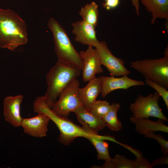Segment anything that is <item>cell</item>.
<instances>
[{
    "mask_svg": "<svg viewBox=\"0 0 168 168\" xmlns=\"http://www.w3.org/2000/svg\"><path fill=\"white\" fill-rule=\"evenodd\" d=\"M24 20L10 9L0 8V48L15 50L28 42Z\"/></svg>",
    "mask_w": 168,
    "mask_h": 168,
    "instance_id": "cell-1",
    "label": "cell"
},
{
    "mask_svg": "<svg viewBox=\"0 0 168 168\" xmlns=\"http://www.w3.org/2000/svg\"><path fill=\"white\" fill-rule=\"evenodd\" d=\"M33 105L35 112L44 114L56 125L60 132L58 140L63 145H70L78 137L86 138L97 133L92 130L88 132L82 127L74 124L67 117L57 114L47 104L44 96L37 97L34 102Z\"/></svg>",
    "mask_w": 168,
    "mask_h": 168,
    "instance_id": "cell-2",
    "label": "cell"
},
{
    "mask_svg": "<svg viewBox=\"0 0 168 168\" xmlns=\"http://www.w3.org/2000/svg\"><path fill=\"white\" fill-rule=\"evenodd\" d=\"M82 69L57 61L46 75L47 90L44 96L48 105L52 108L63 88L81 74Z\"/></svg>",
    "mask_w": 168,
    "mask_h": 168,
    "instance_id": "cell-3",
    "label": "cell"
},
{
    "mask_svg": "<svg viewBox=\"0 0 168 168\" xmlns=\"http://www.w3.org/2000/svg\"><path fill=\"white\" fill-rule=\"evenodd\" d=\"M48 26L53 33L58 61L77 66L82 69V63L79 54L74 47L64 29L52 17L49 19Z\"/></svg>",
    "mask_w": 168,
    "mask_h": 168,
    "instance_id": "cell-4",
    "label": "cell"
},
{
    "mask_svg": "<svg viewBox=\"0 0 168 168\" xmlns=\"http://www.w3.org/2000/svg\"><path fill=\"white\" fill-rule=\"evenodd\" d=\"M164 56L156 59H144L130 63V67L149 79L168 89V49Z\"/></svg>",
    "mask_w": 168,
    "mask_h": 168,
    "instance_id": "cell-5",
    "label": "cell"
},
{
    "mask_svg": "<svg viewBox=\"0 0 168 168\" xmlns=\"http://www.w3.org/2000/svg\"><path fill=\"white\" fill-rule=\"evenodd\" d=\"M160 97L156 91L146 96L138 95L134 102L129 106V110L132 112V117L135 118L146 119L152 117L168 122L167 118L159 105Z\"/></svg>",
    "mask_w": 168,
    "mask_h": 168,
    "instance_id": "cell-6",
    "label": "cell"
},
{
    "mask_svg": "<svg viewBox=\"0 0 168 168\" xmlns=\"http://www.w3.org/2000/svg\"><path fill=\"white\" fill-rule=\"evenodd\" d=\"M79 81L77 78L72 80L59 94L52 110L58 115L67 117L71 112L83 105L78 96Z\"/></svg>",
    "mask_w": 168,
    "mask_h": 168,
    "instance_id": "cell-7",
    "label": "cell"
},
{
    "mask_svg": "<svg viewBox=\"0 0 168 168\" xmlns=\"http://www.w3.org/2000/svg\"><path fill=\"white\" fill-rule=\"evenodd\" d=\"M95 48L98 52L102 65L107 68L111 76L119 77L130 73V71L124 66L125 62L113 54L105 41L100 42Z\"/></svg>",
    "mask_w": 168,
    "mask_h": 168,
    "instance_id": "cell-8",
    "label": "cell"
},
{
    "mask_svg": "<svg viewBox=\"0 0 168 168\" xmlns=\"http://www.w3.org/2000/svg\"><path fill=\"white\" fill-rule=\"evenodd\" d=\"M82 63V77L84 82L94 79L96 75L103 72L100 58L96 48L89 46L85 51L79 53Z\"/></svg>",
    "mask_w": 168,
    "mask_h": 168,
    "instance_id": "cell-9",
    "label": "cell"
},
{
    "mask_svg": "<svg viewBox=\"0 0 168 168\" xmlns=\"http://www.w3.org/2000/svg\"><path fill=\"white\" fill-rule=\"evenodd\" d=\"M127 75L119 77L113 76L100 77L102 84L100 93L101 96L105 98L110 92L115 90H127L133 86H142L145 85L144 82L131 79Z\"/></svg>",
    "mask_w": 168,
    "mask_h": 168,
    "instance_id": "cell-10",
    "label": "cell"
},
{
    "mask_svg": "<svg viewBox=\"0 0 168 168\" xmlns=\"http://www.w3.org/2000/svg\"><path fill=\"white\" fill-rule=\"evenodd\" d=\"M49 120L46 115L38 113L35 117L22 118L21 126L26 133L34 137L42 138L46 136Z\"/></svg>",
    "mask_w": 168,
    "mask_h": 168,
    "instance_id": "cell-11",
    "label": "cell"
},
{
    "mask_svg": "<svg viewBox=\"0 0 168 168\" xmlns=\"http://www.w3.org/2000/svg\"><path fill=\"white\" fill-rule=\"evenodd\" d=\"M23 98L21 95L5 97L3 103V115L5 121L15 128L21 126L22 118L20 106Z\"/></svg>",
    "mask_w": 168,
    "mask_h": 168,
    "instance_id": "cell-12",
    "label": "cell"
},
{
    "mask_svg": "<svg viewBox=\"0 0 168 168\" xmlns=\"http://www.w3.org/2000/svg\"><path fill=\"white\" fill-rule=\"evenodd\" d=\"M72 32L75 35L74 41L83 45L96 47L99 41L96 37L95 27L83 20L73 22Z\"/></svg>",
    "mask_w": 168,
    "mask_h": 168,
    "instance_id": "cell-13",
    "label": "cell"
},
{
    "mask_svg": "<svg viewBox=\"0 0 168 168\" xmlns=\"http://www.w3.org/2000/svg\"><path fill=\"white\" fill-rule=\"evenodd\" d=\"M102 84L100 77H96L88 82L85 87L79 88L78 96L83 106L90 110L94 103L101 93Z\"/></svg>",
    "mask_w": 168,
    "mask_h": 168,
    "instance_id": "cell-14",
    "label": "cell"
},
{
    "mask_svg": "<svg viewBox=\"0 0 168 168\" xmlns=\"http://www.w3.org/2000/svg\"><path fill=\"white\" fill-rule=\"evenodd\" d=\"M142 5L151 14L152 24L158 19L168 20V0H140Z\"/></svg>",
    "mask_w": 168,
    "mask_h": 168,
    "instance_id": "cell-15",
    "label": "cell"
},
{
    "mask_svg": "<svg viewBox=\"0 0 168 168\" xmlns=\"http://www.w3.org/2000/svg\"><path fill=\"white\" fill-rule=\"evenodd\" d=\"M73 112L76 114L77 118L80 119L96 133H97L106 126L102 119L95 115L83 105L78 107Z\"/></svg>",
    "mask_w": 168,
    "mask_h": 168,
    "instance_id": "cell-16",
    "label": "cell"
},
{
    "mask_svg": "<svg viewBox=\"0 0 168 168\" xmlns=\"http://www.w3.org/2000/svg\"><path fill=\"white\" fill-rule=\"evenodd\" d=\"M131 122L136 125L135 129L137 133L141 135L148 131L155 132L159 131L167 133L168 127L165 123V120L158 119L156 121L148 119L135 118L132 117L130 119Z\"/></svg>",
    "mask_w": 168,
    "mask_h": 168,
    "instance_id": "cell-17",
    "label": "cell"
},
{
    "mask_svg": "<svg viewBox=\"0 0 168 168\" xmlns=\"http://www.w3.org/2000/svg\"><path fill=\"white\" fill-rule=\"evenodd\" d=\"M90 141L95 148L97 153L98 160H104L105 161L112 160L108 150L109 143L104 140H108L115 142L114 138L107 136H101L96 133L86 138Z\"/></svg>",
    "mask_w": 168,
    "mask_h": 168,
    "instance_id": "cell-18",
    "label": "cell"
},
{
    "mask_svg": "<svg viewBox=\"0 0 168 168\" xmlns=\"http://www.w3.org/2000/svg\"><path fill=\"white\" fill-rule=\"evenodd\" d=\"M120 107L118 103H113L110 105V110L102 119L105 123L106 126L112 131L118 132L122 128V125L119 120L117 113Z\"/></svg>",
    "mask_w": 168,
    "mask_h": 168,
    "instance_id": "cell-19",
    "label": "cell"
},
{
    "mask_svg": "<svg viewBox=\"0 0 168 168\" xmlns=\"http://www.w3.org/2000/svg\"><path fill=\"white\" fill-rule=\"evenodd\" d=\"M98 5L95 2L87 3L82 7L79 12L83 21L94 26H97L99 16Z\"/></svg>",
    "mask_w": 168,
    "mask_h": 168,
    "instance_id": "cell-20",
    "label": "cell"
},
{
    "mask_svg": "<svg viewBox=\"0 0 168 168\" xmlns=\"http://www.w3.org/2000/svg\"><path fill=\"white\" fill-rule=\"evenodd\" d=\"M110 108V105L107 101L96 100L90 110L95 115L102 119L109 111Z\"/></svg>",
    "mask_w": 168,
    "mask_h": 168,
    "instance_id": "cell-21",
    "label": "cell"
},
{
    "mask_svg": "<svg viewBox=\"0 0 168 168\" xmlns=\"http://www.w3.org/2000/svg\"><path fill=\"white\" fill-rule=\"evenodd\" d=\"M111 162L112 168H135L134 161L127 158L123 155H116Z\"/></svg>",
    "mask_w": 168,
    "mask_h": 168,
    "instance_id": "cell-22",
    "label": "cell"
},
{
    "mask_svg": "<svg viewBox=\"0 0 168 168\" xmlns=\"http://www.w3.org/2000/svg\"><path fill=\"white\" fill-rule=\"evenodd\" d=\"M145 84L151 87L156 91L161 96L165 104L168 109V91L167 89L156 82L152 81L149 79H145Z\"/></svg>",
    "mask_w": 168,
    "mask_h": 168,
    "instance_id": "cell-23",
    "label": "cell"
},
{
    "mask_svg": "<svg viewBox=\"0 0 168 168\" xmlns=\"http://www.w3.org/2000/svg\"><path fill=\"white\" fill-rule=\"evenodd\" d=\"M145 137L154 139L160 143L162 153H168V141L166 140L164 137L160 134H156L154 132L148 131L145 132L144 134Z\"/></svg>",
    "mask_w": 168,
    "mask_h": 168,
    "instance_id": "cell-24",
    "label": "cell"
},
{
    "mask_svg": "<svg viewBox=\"0 0 168 168\" xmlns=\"http://www.w3.org/2000/svg\"><path fill=\"white\" fill-rule=\"evenodd\" d=\"M135 168H152L153 166L150 162L143 157L142 155L137 156L134 160Z\"/></svg>",
    "mask_w": 168,
    "mask_h": 168,
    "instance_id": "cell-25",
    "label": "cell"
},
{
    "mask_svg": "<svg viewBox=\"0 0 168 168\" xmlns=\"http://www.w3.org/2000/svg\"><path fill=\"white\" fill-rule=\"evenodd\" d=\"M105 2L102 4L103 7L107 10L114 9L119 5L120 0H105Z\"/></svg>",
    "mask_w": 168,
    "mask_h": 168,
    "instance_id": "cell-26",
    "label": "cell"
},
{
    "mask_svg": "<svg viewBox=\"0 0 168 168\" xmlns=\"http://www.w3.org/2000/svg\"><path fill=\"white\" fill-rule=\"evenodd\" d=\"M152 165L153 166L163 164H168V153H163L162 156L160 158L154 160L152 161Z\"/></svg>",
    "mask_w": 168,
    "mask_h": 168,
    "instance_id": "cell-27",
    "label": "cell"
},
{
    "mask_svg": "<svg viewBox=\"0 0 168 168\" xmlns=\"http://www.w3.org/2000/svg\"><path fill=\"white\" fill-rule=\"evenodd\" d=\"M132 5L135 8L137 14L139 15L140 7L139 0H131Z\"/></svg>",
    "mask_w": 168,
    "mask_h": 168,
    "instance_id": "cell-28",
    "label": "cell"
}]
</instances>
